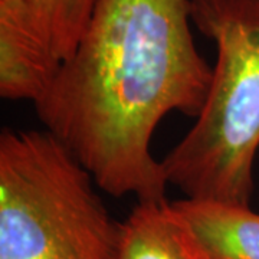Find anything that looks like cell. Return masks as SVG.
<instances>
[{"instance_id":"7a4b0ae2","label":"cell","mask_w":259,"mask_h":259,"mask_svg":"<svg viewBox=\"0 0 259 259\" xmlns=\"http://www.w3.org/2000/svg\"><path fill=\"white\" fill-rule=\"evenodd\" d=\"M192 22L216 44L212 83L194 125L161 160L192 199L249 206L259 156V0H194Z\"/></svg>"},{"instance_id":"6da1fadb","label":"cell","mask_w":259,"mask_h":259,"mask_svg":"<svg viewBox=\"0 0 259 259\" xmlns=\"http://www.w3.org/2000/svg\"><path fill=\"white\" fill-rule=\"evenodd\" d=\"M194 0H95L78 48L33 105L114 197L166 199L167 179L151 153L166 115L197 117L213 68L194 44Z\"/></svg>"},{"instance_id":"3957f363","label":"cell","mask_w":259,"mask_h":259,"mask_svg":"<svg viewBox=\"0 0 259 259\" xmlns=\"http://www.w3.org/2000/svg\"><path fill=\"white\" fill-rule=\"evenodd\" d=\"M55 134L0 136V259H115L121 223Z\"/></svg>"},{"instance_id":"277c9868","label":"cell","mask_w":259,"mask_h":259,"mask_svg":"<svg viewBox=\"0 0 259 259\" xmlns=\"http://www.w3.org/2000/svg\"><path fill=\"white\" fill-rule=\"evenodd\" d=\"M95 0H0V71L48 90L74 55Z\"/></svg>"},{"instance_id":"5b68a950","label":"cell","mask_w":259,"mask_h":259,"mask_svg":"<svg viewBox=\"0 0 259 259\" xmlns=\"http://www.w3.org/2000/svg\"><path fill=\"white\" fill-rule=\"evenodd\" d=\"M115 259H213L173 202L137 200L121 222Z\"/></svg>"},{"instance_id":"8992f818","label":"cell","mask_w":259,"mask_h":259,"mask_svg":"<svg viewBox=\"0 0 259 259\" xmlns=\"http://www.w3.org/2000/svg\"><path fill=\"white\" fill-rule=\"evenodd\" d=\"M173 203L213 259H259V213L249 206L192 197Z\"/></svg>"}]
</instances>
